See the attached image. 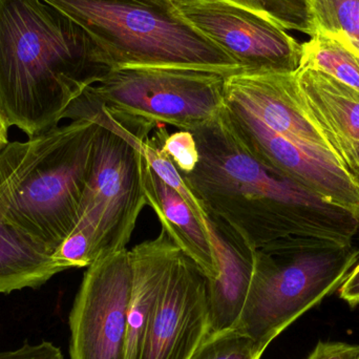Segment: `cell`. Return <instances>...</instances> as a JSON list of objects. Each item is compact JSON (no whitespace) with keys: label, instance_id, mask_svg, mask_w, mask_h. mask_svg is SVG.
<instances>
[{"label":"cell","instance_id":"4316f807","mask_svg":"<svg viewBox=\"0 0 359 359\" xmlns=\"http://www.w3.org/2000/svg\"><path fill=\"white\" fill-rule=\"evenodd\" d=\"M352 172H353L354 174H355V176L358 177V178L359 180V166H358V168H354V170H352Z\"/></svg>","mask_w":359,"mask_h":359},{"label":"cell","instance_id":"30bf717a","mask_svg":"<svg viewBox=\"0 0 359 359\" xmlns=\"http://www.w3.org/2000/svg\"><path fill=\"white\" fill-rule=\"evenodd\" d=\"M182 16L245 71L294 73L303 48L282 25L227 0H172Z\"/></svg>","mask_w":359,"mask_h":359},{"label":"cell","instance_id":"2e32d148","mask_svg":"<svg viewBox=\"0 0 359 359\" xmlns=\"http://www.w3.org/2000/svg\"><path fill=\"white\" fill-rule=\"evenodd\" d=\"M61 272L54 251L0 219V294L39 288Z\"/></svg>","mask_w":359,"mask_h":359},{"label":"cell","instance_id":"8992f818","mask_svg":"<svg viewBox=\"0 0 359 359\" xmlns=\"http://www.w3.org/2000/svg\"><path fill=\"white\" fill-rule=\"evenodd\" d=\"M225 77L187 67H119L80 98L145 140L161 124L191 132L217 115L225 103Z\"/></svg>","mask_w":359,"mask_h":359},{"label":"cell","instance_id":"3957f363","mask_svg":"<svg viewBox=\"0 0 359 359\" xmlns=\"http://www.w3.org/2000/svg\"><path fill=\"white\" fill-rule=\"evenodd\" d=\"M99 124L72 120L0 151V219L54 251L72 233Z\"/></svg>","mask_w":359,"mask_h":359},{"label":"cell","instance_id":"e0dca14e","mask_svg":"<svg viewBox=\"0 0 359 359\" xmlns=\"http://www.w3.org/2000/svg\"><path fill=\"white\" fill-rule=\"evenodd\" d=\"M301 67L330 76L359 93V54L341 37L316 31L302 43Z\"/></svg>","mask_w":359,"mask_h":359},{"label":"cell","instance_id":"7402d4cb","mask_svg":"<svg viewBox=\"0 0 359 359\" xmlns=\"http://www.w3.org/2000/svg\"><path fill=\"white\" fill-rule=\"evenodd\" d=\"M151 138L159 147L160 151L172 160L180 174H189L198 161V145L191 132L177 130L168 134L165 126L161 124L156 128Z\"/></svg>","mask_w":359,"mask_h":359},{"label":"cell","instance_id":"6da1fadb","mask_svg":"<svg viewBox=\"0 0 359 359\" xmlns=\"http://www.w3.org/2000/svg\"><path fill=\"white\" fill-rule=\"evenodd\" d=\"M191 133L198 161L182 178L208 217L249 247L259 250L290 238L352 244L359 217L325 202L255 157L234 130L225 103Z\"/></svg>","mask_w":359,"mask_h":359},{"label":"cell","instance_id":"ffe728a7","mask_svg":"<svg viewBox=\"0 0 359 359\" xmlns=\"http://www.w3.org/2000/svg\"><path fill=\"white\" fill-rule=\"evenodd\" d=\"M141 149L154 172L178 192L182 198L185 201L186 204L194 211L200 223L210 232V219L206 210L182 178L181 174L172 163V160L160 151L159 147L156 144L151 137H149L147 140H141Z\"/></svg>","mask_w":359,"mask_h":359},{"label":"cell","instance_id":"d6986e66","mask_svg":"<svg viewBox=\"0 0 359 359\" xmlns=\"http://www.w3.org/2000/svg\"><path fill=\"white\" fill-rule=\"evenodd\" d=\"M253 12L265 15L287 31H297L311 37L316 29L312 23L309 0H227Z\"/></svg>","mask_w":359,"mask_h":359},{"label":"cell","instance_id":"5bb4252c","mask_svg":"<svg viewBox=\"0 0 359 359\" xmlns=\"http://www.w3.org/2000/svg\"><path fill=\"white\" fill-rule=\"evenodd\" d=\"M210 236L217 251L219 276L215 282L206 283L209 332H222L234 328L240 318L250 288L255 249L212 219Z\"/></svg>","mask_w":359,"mask_h":359},{"label":"cell","instance_id":"ba28073f","mask_svg":"<svg viewBox=\"0 0 359 359\" xmlns=\"http://www.w3.org/2000/svg\"><path fill=\"white\" fill-rule=\"evenodd\" d=\"M130 297L128 249L88 266L69 313L71 359H124Z\"/></svg>","mask_w":359,"mask_h":359},{"label":"cell","instance_id":"7c38bea8","mask_svg":"<svg viewBox=\"0 0 359 359\" xmlns=\"http://www.w3.org/2000/svg\"><path fill=\"white\" fill-rule=\"evenodd\" d=\"M224 97L246 107L276 134L328 149L339 158L330 139L304 100L297 72L278 73L243 69L226 76Z\"/></svg>","mask_w":359,"mask_h":359},{"label":"cell","instance_id":"cb8c5ba5","mask_svg":"<svg viewBox=\"0 0 359 359\" xmlns=\"http://www.w3.org/2000/svg\"><path fill=\"white\" fill-rule=\"evenodd\" d=\"M359 345L339 341H318L307 359H358Z\"/></svg>","mask_w":359,"mask_h":359},{"label":"cell","instance_id":"44dd1931","mask_svg":"<svg viewBox=\"0 0 359 359\" xmlns=\"http://www.w3.org/2000/svg\"><path fill=\"white\" fill-rule=\"evenodd\" d=\"M252 339L236 328L209 332L190 359H261Z\"/></svg>","mask_w":359,"mask_h":359},{"label":"cell","instance_id":"603a6c76","mask_svg":"<svg viewBox=\"0 0 359 359\" xmlns=\"http://www.w3.org/2000/svg\"><path fill=\"white\" fill-rule=\"evenodd\" d=\"M0 359H65V356L54 344L42 341L37 345L25 343L18 349L0 352Z\"/></svg>","mask_w":359,"mask_h":359},{"label":"cell","instance_id":"9c48e42d","mask_svg":"<svg viewBox=\"0 0 359 359\" xmlns=\"http://www.w3.org/2000/svg\"><path fill=\"white\" fill-rule=\"evenodd\" d=\"M225 109L255 157L325 202L359 217V180L335 154L276 134L231 99L225 98Z\"/></svg>","mask_w":359,"mask_h":359},{"label":"cell","instance_id":"5b68a950","mask_svg":"<svg viewBox=\"0 0 359 359\" xmlns=\"http://www.w3.org/2000/svg\"><path fill=\"white\" fill-rule=\"evenodd\" d=\"M359 259V249L318 238L276 241L255 251L250 288L234 328L259 353L303 314L339 291Z\"/></svg>","mask_w":359,"mask_h":359},{"label":"cell","instance_id":"52a82bcc","mask_svg":"<svg viewBox=\"0 0 359 359\" xmlns=\"http://www.w3.org/2000/svg\"><path fill=\"white\" fill-rule=\"evenodd\" d=\"M79 116L95 120L99 126L92 170L73 231L88 238L97 261L128 249L139 217L147 206L143 151L140 138L100 109L82 103Z\"/></svg>","mask_w":359,"mask_h":359},{"label":"cell","instance_id":"7a4b0ae2","mask_svg":"<svg viewBox=\"0 0 359 359\" xmlns=\"http://www.w3.org/2000/svg\"><path fill=\"white\" fill-rule=\"evenodd\" d=\"M111 67L96 40L44 0H0V111L27 138L59 126Z\"/></svg>","mask_w":359,"mask_h":359},{"label":"cell","instance_id":"ac0fdd59","mask_svg":"<svg viewBox=\"0 0 359 359\" xmlns=\"http://www.w3.org/2000/svg\"><path fill=\"white\" fill-rule=\"evenodd\" d=\"M316 31L341 37L359 54V0H309Z\"/></svg>","mask_w":359,"mask_h":359},{"label":"cell","instance_id":"d4e9b609","mask_svg":"<svg viewBox=\"0 0 359 359\" xmlns=\"http://www.w3.org/2000/svg\"><path fill=\"white\" fill-rule=\"evenodd\" d=\"M339 297L354 308L359 305V259L339 289Z\"/></svg>","mask_w":359,"mask_h":359},{"label":"cell","instance_id":"277c9868","mask_svg":"<svg viewBox=\"0 0 359 359\" xmlns=\"http://www.w3.org/2000/svg\"><path fill=\"white\" fill-rule=\"evenodd\" d=\"M88 32L111 69L174 67L229 76L243 71L192 27L172 0H44Z\"/></svg>","mask_w":359,"mask_h":359},{"label":"cell","instance_id":"83f0119b","mask_svg":"<svg viewBox=\"0 0 359 359\" xmlns=\"http://www.w3.org/2000/svg\"><path fill=\"white\" fill-rule=\"evenodd\" d=\"M359 359V358H358Z\"/></svg>","mask_w":359,"mask_h":359},{"label":"cell","instance_id":"4fadbf2b","mask_svg":"<svg viewBox=\"0 0 359 359\" xmlns=\"http://www.w3.org/2000/svg\"><path fill=\"white\" fill-rule=\"evenodd\" d=\"M304 100L349 170L359 166V93L316 69L299 67Z\"/></svg>","mask_w":359,"mask_h":359},{"label":"cell","instance_id":"9a60e30c","mask_svg":"<svg viewBox=\"0 0 359 359\" xmlns=\"http://www.w3.org/2000/svg\"><path fill=\"white\" fill-rule=\"evenodd\" d=\"M142 182L147 206L157 215L162 229L196 264L207 284L215 282L219 276V262L210 232L200 223L178 192L154 172L144 154Z\"/></svg>","mask_w":359,"mask_h":359},{"label":"cell","instance_id":"484cf974","mask_svg":"<svg viewBox=\"0 0 359 359\" xmlns=\"http://www.w3.org/2000/svg\"><path fill=\"white\" fill-rule=\"evenodd\" d=\"M8 126L0 111V151L8 145Z\"/></svg>","mask_w":359,"mask_h":359},{"label":"cell","instance_id":"8fae6325","mask_svg":"<svg viewBox=\"0 0 359 359\" xmlns=\"http://www.w3.org/2000/svg\"><path fill=\"white\" fill-rule=\"evenodd\" d=\"M208 333L206 280L179 250L154 305L140 359H190Z\"/></svg>","mask_w":359,"mask_h":359}]
</instances>
